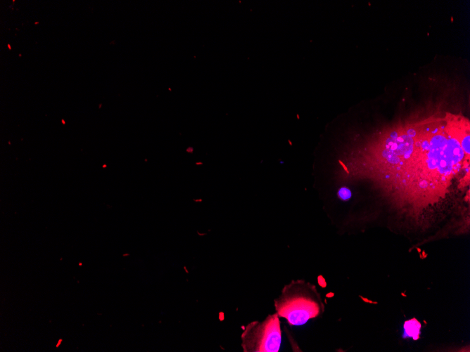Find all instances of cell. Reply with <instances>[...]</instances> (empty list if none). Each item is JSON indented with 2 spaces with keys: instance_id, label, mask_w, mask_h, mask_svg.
<instances>
[{
  "instance_id": "7a4b0ae2",
  "label": "cell",
  "mask_w": 470,
  "mask_h": 352,
  "mask_svg": "<svg viewBox=\"0 0 470 352\" xmlns=\"http://www.w3.org/2000/svg\"><path fill=\"white\" fill-rule=\"evenodd\" d=\"M275 313L291 326H301L320 316L324 311L316 287L303 280L286 284L274 300Z\"/></svg>"
},
{
  "instance_id": "277c9868",
  "label": "cell",
  "mask_w": 470,
  "mask_h": 352,
  "mask_svg": "<svg viewBox=\"0 0 470 352\" xmlns=\"http://www.w3.org/2000/svg\"><path fill=\"white\" fill-rule=\"evenodd\" d=\"M404 328L405 334L408 337H412L414 339H417L419 337L421 325L416 319L414 318L406 321L404 324Z\"/></svg>"
},
{
  "instance_id": "5b68a950",
  "label": "cell",
  "mask_w": 470,
  "mask_h": 352,
  "mask_svg": "<svg viewBox=\"0 0 470 352\" xmlns=\"http://www.w3.org/2000/svg\"><path fill=\"white\" fill-rule=\"evenodd\" d=\"M337 195L340 200L348 201L352 196V192L348 187L343 186L338 189Z\"/></svg>"
},
{
  "instance_id": "3957f363",
  "label": "cell",
  "mask_w": 470,
  "mask_h": 352,
  "mask_svg": "<svg viewBox=\"0 0 470 352\" xmlns=\"http://www.w3.org/2000/svg\"><path fill=\"white\" fill-rule=\"evenodd\" d=\"M241 338L245 352H278L282 340L280 318L274 313L267 315L262 321L250 322Z\"/></svg>"
},
{
  "instance_id": "6da1fadb",
  "label": "cell",
  "mask_w": 470,
  "mask_h": 352,
  "mask_svg": "<svg viewBox=\"0 0 470 352\" xmlns=\"http://www.w3.org/2000/svg\"><path fill=\"white\" fill-rule=\"evenodd\" d=\"M370 178L392 202L416 211L433 205L452 183L469 174V122L446 113L393 128L379 136Z\"/></svg>"
}]
</instances>
